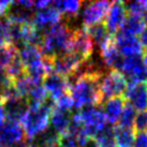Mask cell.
<instances>
[{"label":"cell","instance_id":"12","mask_svg":"<svg viewBox=\"0 0 147 147\" xmlns=\"http://www.w3.org/2000/svg\"><path fill=\"white\" fill-rule=\"evenodd\" d=\"M125 100L133 106L135 111H146L147 109V84L146 83H133L127 85L123 94Z\"/></svg>","mask_w":147,"mask_h":147},{"label":"cell","instance_id":"31","mask_svg":"<svg viewBox=\"0 0 147 147\" xmlns=\"http://www.w3.org/2000/svg\"><path fill=\"white\" fill-rule=\"evenodd\" d=\"M133 147H147V132H138L135 134Z\"/></svg>","mask_w":147,"mask_h":147},{"label":"cell","instance_id":"6","mask_svg":"<svg viewBox=\"0 0 147 147\" xmlns=\"http://www.w3.org/2000/svg\"><path fill=\"white\" fill-rule=\"evenodd\" d=\"M112 2L110 1H92L83 4L82 21L84 27H89L100 24L105 20V16Z\"/></svg>","mask_w":147,"mask_h":147},{"label":"cell","instance_id":"11","mask_svg":"<svg viewBox=\"0 0 147 147\" xmlns=\"http://www.w3.org/2000/svg\"><path fill=\"white\" fill-rule=\"evenodd\" d=\"M25 139V132L20 123L5 119L0 125V146L11 147L17 143H21Z\"/></svg>","mask_w":147,"mask_h":147},{"label":"cell","instance_id":"19","mask_svg":"<svg viewBox=\"0 0 147 147\" xmlns=\"http://www.w3.org/2000/svg\"><path fill=\"white\" fill-rule=\"evenodd\" d=\"M18 57L22 63L24 65L25 69L43 59V55L39 46L36 45H23L18 49Z\"/></svg>","mask_w":147,"mask_h":147},{"label":"cell","instance_id":"27","mask_svg":"<svg viewBox=\"0 0 147 147\" xmlns=\"http://www.w3.org/2000/svg\"><path fill=\"white\" fill-rule=\"evenodd\" d=\"M135 115H136V113H135V110L133 109V106L129 104L128 102H126L125 106H123V112H121V115L119 117L117 126L123 127V128H133Z\"/></svg>","mask_w":147,"mask_h":147},{"label":"cell","instance_id":"26","mask_svg":"<svg viewBox=\"0 0 147 147\" xmlns=\"http://www.w3.org/2000/svg\"><path fill=\"white\" fill-rule=\"evenodd\" d=\"M18 55V49L12 44L0 47V74L5 72V69Z\"/></svg>","mask_w":147,"mask_h":147},{"label":"cell","instance_id":"34","mask_svg":"<svg viewBox=\"0 0 147 147\" xmlns=\"http://www.w3.org/2000/svg\"><path fill=\"white\" fill-rule=\"evenodd\" d=\"M29 147H61L59 142L56 143H38V142H33L29 145Z\"/></svg>","mask_w":147,"mask_h":147},{"label":"cell","instance_id":"2","mask_svg":"<svg viewBox=\"0 0 147 147\" xmlns=\"http://www.w3.org/2000/svg\"><path fill=\"white\" fill-rule=\"evenodd\" d=\"M53 106V102L49 99L42 103L28 102V109L20 123L23 127L25 136L29 141H33L47 130Z\"/></svg>","mask_w":147,"mask_h":147},{"label":"cell","instance_id":"25","mask_svg":"<svg viewBox=\"0 0 147 147\" xmlns=\"http://www.w3.org/2000/svg\"><path fill=\"white\" fill-rule=\"evenodd\" d=\"M92 141L98 147H117L114 135V127L107 125L94 136Z\"/></svg>","mask_w":147,"mask_h":147},{"label":"cell","instance_id":"9","mask_svg":"<svg viewBox=\"0 0 147 147\" xmlns=\"http://www.w3.org/2000/svg\"><path fill=\"white\" fill-rule=\"evenodd\" d=\"M120 72L126 78H130L131 82L147 84V67L144 63L142 56L123 57Z\"/></svg>","mask_w":147,"mask_h":147},{"label":"cell","instance_id":"17","mask_svg":"<svg viewBox=\"0 0 147 147\" xmlns=\"http://www.w3.org/2000/svg\"><path fill=\"white\" fill-rule=\"evenodd\" d=\"M126 100L123 97H115L105 100L103 104V114L106 119V123L110 126H114L118 123L119 117L123 110Z\"/></svg>","mask_w":147,"mask_h":147},{"label":"cell","instance_id":"21","mask_svg":"<svg viewBox=\"0 0 147 147\" xmlns=\"http://www.w3.org/2000/svg\"><path fill=\"white\" fill-rule=\"evenodd\" d=\"M114 135L117 147H133L135 138V131L133 128L115 126Z\"/></svg>","mask_w":147,"mask_h":147},{"label":"cell","instance_id":"29","mask_svg":"<svg viewBox=\"0 0 147 147\" xmlns=\"http://www.w3.org/2000/svg\"><path fill=\"white\" fill-rule=\"evenodd\" d=\"M125 5L127 12L130 13V15L143 17L144 14L147 13V0L125 2Z\"/></svg>","mask_w":147,"mask_h":147},{"label":"cell","instance_id":"32","mask_svg":"<svg viewBox=\"0 0 147 147\" xmlns=\"http://www.w3.org/2000/svg\"><path fill=\"white\" fill-rule=\"evenodd\" d=\"M13 1H9V0H0V14H7L9 9L11 7Z\"/></svg>","mask_w":147,"mask_h":147},{"label":"cell","instance_id":"7","mask_svg":"<svg viewBox=\"0 0 147 147\" xmlns=\"http://www.w3.org/2000/svg\"><path fill=\"white\" fill-rule=\"evenodd\" d=\"M94 42L84 27L74 29L71 37L69 52L78 55L84 60H89L94 54Z\"/></svg>","mask_w":147,"mask_h":147},{"label":"cell","instance_id":"23","mask_svg":"<svg viewBox=\"0 0 147 147\" xmlns=\"http://www.w3.org/2000/svg\"><path fill=\"white\" fill-rule=\"evenodd\" d=\"M84 28L87 31V33L89 34L90 39L92 40L94 44H97L99 47L113 37L106 30L105 26H104L103 23L94 25V26H89V27H84Z\"/></svg>","mask_w":147,"mask_h":147},{"label":"cell","instance_id":"3","mask_svg":"<svg viewBox=\"0 0 147 147\" xmlns=\"http://www.w3.org/2000/svg\"><path fill=\"white\" fill-rule=\"evenodd\" d=\"M73 30L65 22H60L46 29L43 32L40 45L43 57L53 59L56 56L68 53Z\"/></svg>","mask_w":147,"mask_h":147},{"label":"cell","instance_id":"14","mask_svg":"<svg viewBox=\"0 0 147 147\" xmlns=\"http://www.w3.org/2000/svg\"><path fill=\"white\" fill-rule=\"evenodd\" d=\"M62 18L63 17L61 14L53 5H49V8L37 10L33 13L31 24L34 25L38 29H40L42 32H44L49 27L62 22Z\"/></svg>","mask_w":147,"mask_h":147},{"label":"cell","instance_id":"18","mask_svg":"<svg viewBox=\"0 0 147 147\" xmlns=\"http://www.w3.org/2000/svg\"><path fill=\"white\" fill-rule=\"evenodd\" d=\"M71 121H72L71 112L59 110L53 106V110L49 115V123L54 132H56L59 136L65 134L71 126Z\"/></svg>","mask_w":147,"mask_h":147},{"label":"cell","instance_id":"15","mask_svg":"<svg viewBox=\"0 0 147 147\" xmlns=\"http://www.w3.org/2000/svg\"><path fill=\"white\" fill-rule=\"evenodd\" d=\"M5 112V117L8 120H13L21 123L22 118L24 117L26 111L28 109V102L27 100L21 98L17 94H13L8 99L2 101Z\"/></svg>","mask_w":147,"mask_h":147},{"label":"cell","instance_id":"33","mask_svg":"<svg viewBox=\"0 0 147 147\" xmlns=\"http://www.w3.org/2000/svg\"><path fill=\"white\" fill-rule=\"evenodd\" d=\"M49 5H52V1H49V0H40V1L34 2L36 10H43V9L49 8Z\"/></svg>","mask_w":147,"mask_h":147},{"label":"cell","instance_id":"30","mask_svg":"<svg viewBox=\"0 0 147 147\" xmlns=\"http://www.w3.org/2000/svg\"><path fill=\"white\" fill-rule=\"evenodd\" d=\"M134 130L138 132H145L147 129V110L141 111L135 115L134 119Z\"/></svg>","mask_w":147,"mask_h":147},{"label":"cell","instance_id":"24","mask_svg":"<svg viewBox=\"0 0 147 147\" xmlns=\"http://www.w3.org/2000/svg\"><path fill=\"white\" fill-rule=\"evenodd\" d=\"M37 84L32 82V80L29 78L28 75L25 72L23 75L18 76L17 78L13 80V88L16 91V94L21 97V98L27 100L30 91Z\"/></svg>","mask_w":147,"mask_h":147},{"label":"cell","instance_id":"35","mask_svg":"<svg viewBox=\"0 0 147 147\" xmlns=\"http://www.w3.org/2000/svg\"><path fill=\"white\" fill-rule=\"evenodd\" d=\"M141 38H140V42L143 46L144 49H146L147 52V27H145V29L143 30V32L140 34Z\"/></svg>","mask_w":147,"mask_h":147},{"label":"cell","instance_id":"37","mask_svg":"<svg viewBox=\"0 0 147 147\" xmlns=\"http://www.w3.org/2000/svg\"><path fill=\"white\" fill-rule=\"evenodd\" d=\"M86 147H98V146L96 145V143H94V141H91V142H90V143L88 144V145H87Z\"/></svg>","mask_w":147,"mask_h":147},{"label":"cell","instance_id":"13","mask_svg":"<svg viewBox=\"0 0 147 147\" xmlns=\"http://www.w3.org/2000/svg\"><path fill=\"white\" fill-rule=\"evenodd\" d=\"M127 17V10L125 2L123 1H115L112 2L109 12L104 20V26L110 34H115L121 28L123 22Z\"/></svg>","mask_w":147,"mask_h":147},{"label":"cell","instance_id":"16","mask_svg":"<svg viewBox=\"0 0 147 147\" xmlns=\"http://www.w3.org/2000/svg\"><path fill=\"white\" fill-rule=\"evenodd\" d=\"M100 55L101 59L104 62V65L110 68L111 70H116L120 72L121 65L123 61V57L119 54L118 49H116L114 42V37H112L110 40L102 44L100 47Z\"/></svg>","mask_w":147,"mask_h":147},{"label":"cell","instance_id":"28","mask_svg":"<svg viewBox=\"0 0 147 147\" xmlns=\"http://www.w3.org/2000/svg\"><path fill=\"white\" fill-rule=\"evenodd\" d=\"M11 30L12 24L7 17L0 18V47L11 44Z\"/></svg>","mask_w":147,"mask_h":147},{"label":"cell","instance_id":"5","mask_svg":"<svg viewBox=\"0 0 147 147\" xmlns=\"http://www.w3.org/2000/svg\"><path fill=\"white\" fill-rule=\"evenodd\" d=\"M127 85V78L121 72L110 70L109 72L103 74L99 84V90L102 100L104 101L115 97H121V94L126 91Z\"/></svg>","mask_w":147,"mask_h":147},{"label":"cell","instance_id":"22","mask_svg":"<svg viewBox=\"0 0 147 147\" xmlns=\"http://www.w3.org/2000/svg\"><path fill=\"white\" fill-rule=\"evenodd\" d=\"M145 26H146V24H145L144 20L141 16L130 15V16L126 17V20L123 22V25L119 30L125 33L131 34V36L138 37L139 34L143 32V30L145 29Z\"/></svg>","mask_w":147,"mask_h":147},{"label":"cell","instance_id":"36","mask_svg":"<svg viewBox=\"0 0 147 147\" xmlns=\"http://www.w3.org/2000/svg\"><path fill=\"white\" fill-rule=\"evenodd\" d=\"M5 119H7V117H5V112H4L3 104L0 101V125L3 123L5 121Z\"/></svg>","mask_w":147,"mask_h":147},{"label":"cell","instance_id":"20","mask_svg":"<svg viewBox=\"0 0 147 147\" xmlns=\"http://www.w3.org/2000/svg\"><path fill=\"white\" fill-rule=\"evenodd\" d=\"M83 4H84L83 1H78V0H63V1L57 0L52 2V5L62 16L67 15L69 17L76 16L83 8Z\"/></svg>","mask_w":147,"mask_h":147},{"label":"cell","instance_id":"1","mask_svg":"<svg viewBox=\"0 0 147 147\" xmlns=\"http://www.w3.org/2000/svg\"><path fill=\"white\" fill-rule=\"evenodd\" d=\"M104 73L88 72L70 82L69 94L74 107L81 110L86 106H99L103 102L99 90V84Z\"/></svg>","mask_w":147,"mask_h":147},{"label":"cell","instance_id":"10","mask_svg":"<svg viewBox=\"0 0 147 147\" xmlns=\"http://www.w3.org/2000/svg\"><path fill=\"white\" fill-rule=\"evenodd\" d=\"M42 86L49 96V100L54 102L63 94L69 92L70 82L68 78H63L55 72H51L44 78Z\"/></svg>","mask_w":147,"mask_h":147},{"label":"cell","instance_id":"4","mask_svg":"<svg viewBox=\"0 0 147 147\" xmlns=\"http://www.w3.org/2000/svg\"><path fill=\"white\" fill-rule=\"evenodd\" d=\"M72 120L82 126L83 131L90 140H94V136L107 126L102 109L99 106L83 107L72 114Z\"/></svg>","mask_w":147,"mask_h":147},{"label":"cell","instance_id":"8","mask_svg":"<svg viewBox=\"0 0 147 147\" xmlns=\"http://www.w3.org/2000/svg\"><path fill=\"white\" fill-rule=\"evenodd\" d=\"M114 42L116 49L123 57H134L142 56L144 54V49L140 39L135 36H131L128 33L118 30L115 33Z\"/></svg>","mask_w":147,"mask_h":147}]
</instances>
